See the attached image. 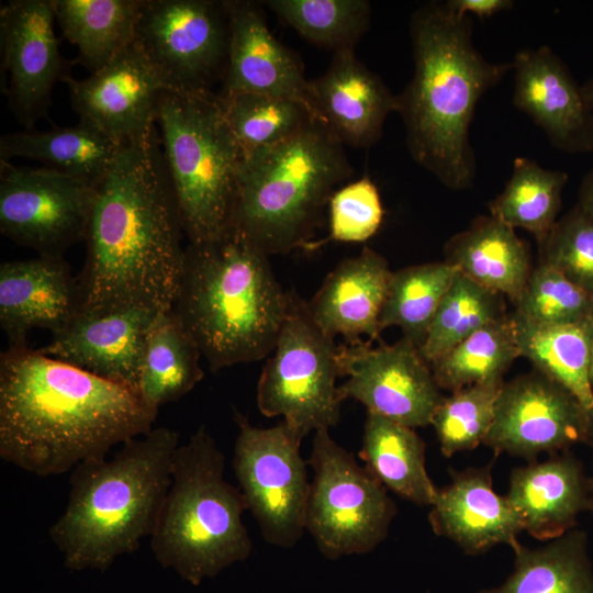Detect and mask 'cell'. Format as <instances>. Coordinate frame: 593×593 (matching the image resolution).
I'll list each match as a JSON object with an SVG mask.
<instances>
[{
  "label": "cell",
  "mask_w": 593,
  "mask_h": 593,
  "mask_svg": "<svg viewBox=\"0 0 593 593\" xmlns=\"http://www.w3.org/2000/svg\"><path fill=\"white\" fill-rule=\"evenodd\" d=\"M182 235L156 125L122 144L96 186L77 277L81 311L171 310L183 271Z\"/></svg>",
  "instance_id": "cell-1"
},
{
  "label": "cell",
  "mask_w": 593,
  "mask_h": 593,
  "mask_svg": "<svg viewBox=\"0 0 593 593\" xmlns=\"http://www.w3.org/2000/svg\"><path fill=\"white\" fill-rule=\"evenodd\" d=\"M157 412L127 387L27 346L0 357V457L58 475L143 436Z\"/></svg>",
  "instance_id": "cell-2"
},
{
  "label": "cell",
  "mask_w": 593,
  "mask_h": 593,
  "mask_svg": "<svg viewBox=\"0 0 593 593\" xmlns=\"http://www.w3.org/2000/svg\"><path fill=\"white\" fill-rule=\"evenodd\" d=\"M414 74L396 96L412 158L451 190L471 188L475 177L469 130L479 100L513 70L491 63L472 43L470 15L429 2L411 19Z\"/></svg>",
  "instance_id": "cell-3"
},
{
  "label": "cell",
  "mask_w": 593,
  "mask_h": 593,
  "mask_svg": "<svg viewBox=\"0 0 593 593\" xmlns=\"http://www.w3.org/2000/svg\"><path fill=\"white\" fill-rule=\"evenodd\" d=\"M177 432L153 428L131 438L107 459H88L71 470L63 514L48 530L65 568L105 572L152 535L171 483Z\"/></svg>",
  "instance_id": "cell-4"
},
{
  "label": "cell",
  "mask_w": 593,
  "mask_h": 593,
  "mask_svg": "<svg viewBox=\"0 0 593 593\" xmlns=\"http://www.w3.org/2000/svg\"><path fill=\"white\" fill-rule=\"evenodd\" d=\"M268 257L233 228L186 247L172 310L213 372L264 359L275 348L288 291Z\"/></svg>",
  "instance_id": "cell-5"
},
{
  "label": "cell",
  "mask_w": 593,
  "mask_h": 593,
  "mask_svg": "<svg viewBox=\"0 0 593 593\" xmlns=\"http://www.w3.org/2000/svg\"><path fill=\"white\" fill-rule=\"evenodd\" d=\"M353 174L344 144L313 118L288 138L244 155L232 228L268 256L309 249L335 189Z\"/></svg>",
  "instance_id": "cell-6"
},
{
  "label": "cell",
  "mask_w": 593,
  "mask_h": 593,
  "mask_svg": "<svg viewBox=\"0 0 593 593\" xmlns=\"http://www.w3.org/2000/svg\"><path fill=\"white\" fill-rule=\"evenodd\" d=\"M224 470L223 452L201 426L174 454L171 483L150 535L157 562L193 586L251 553L243 523L247 503Z\"/></svg>",
  "instance_id": "cell-7"
},
{
  "label": "cell",
  "mask_w": 593,
  "mask_h": 593,
  "mask_svg": "<svg viewBox=\"0 0 593 593\" xmlns=\"http://www.w3.org/2000/svg\"><path fill=\"white\" fill-rule=\"evenodd\" d=\"M156 125L179 217L189 243L232 230L244 157L214 91L166 90Z\"/></svg>",
  "instance_id": "cell-8"
},
{
  "label": "cell",
  "mask_w": 593,
  "mask_h": 593,
  "mask_svg": "<svg viewBox=\"0 0 593 593\" xmlns=\"http://www.w3.org/2000/svg\"><path fill=\"white\" fill-rule=\"evenodd\" d=\"M338 349L312 320L306 301L288 291L287 314L257 385L260 413L282 416L303 437L335 426L343 402Z\"/></svg>",
  "instance_id": "cell-9"
},
{
  "label": "cell",
  "mask_w": 593,
  "mask_h": 593,
  "mask_svg": "<svg viewBox=\"0 0 593 593\" xmlns=\"http://www.w3.org/2000/svg\"><path fill=\"white\" fill-rule=\"evenodd\" d=\"M307 463L314 471L305 529L321 553L337 560L372 551L389 533L396 505L387 489L328 433H314Z\"/></svg>",
  "instance_id": "cell-10"
},
{
  "label": "cell",
  "mask_w": 593,
  "mask_h": 593,
  "mask_svg": "<svg viewBox=\"0 0 593 593\" xmlns=\"http://www.w3.org/2000/svg\"><path fill=\"white\" fill-rule=\"evenodd\" d=\"M238 434L232 467L265 540L294 546L305 529L311 482L300 454L304 438L286 422L261 428L235 412Z\"/></svg>",
  "instance_id": "cell-11"
},
{
  "label": "cell",
  "mask_w": 593,
  "mask_h": 593,
  "mask_svg": "<svg viewBox=\"0 0 593 593\" xmlns=\"http://www.w3.org/2000/svg\"><path fill=\"white\" fill-rule=\"evenodd\" d=\"M134 41L168 90L213 91L227 59L225 0H144Z\"/></svg>",
  "instance_id": "cell-12"
},
{
  "label": "cell",
  "mask_w": 593,
  "mask_h": 593,
  "mask_svg": "<svg viewBox=\"0 0 593 593\" xmlns=\"http://www.w3.org/2000/svg\"><path fill=\"white\" fill-rule=\"evenodd\" d=\"M96 187L40 167L0 160V231L37 255L60 257L85 240Z\"/></svg>",
  "instance_id": "cell-13"
},
{
  "label": "cell",
  "mask_w": 593,
  "mask_h": 593,
  "mask_svg": "<svg viewBox=\"0 0 593 593\" xmlns=\"http://www.w3.org/2000/svg\"><path fill=\"white\" fill-rule=\"evenodd\" d=\"M593 441V419L567 389L534 368L503 383L483 445L528 462Z\"/></svg>",
  "instance_id": "cell-14"
},
{
  "label": "cell",
  "mask_w": 593,
  "mask_h": 593,
  "mask_svg": "<svg viewBox=\"0 0 593 593\" xmlns=\"http://www.w3.org/2000/svg\"><path fill=\"white\" fill-rule=\"evenodd\" d=\"M53 0H9L0 8L1 92L24 130L49 120L52 93L75 60L59 52Z\"/></svg>",
  "instance_id": "cell-15"
},
{
  "label": "cell",
  "mask_w": 593,
  "mask_h": 593,
  "mask_svg": "<svg viewBox=\"0 0 593 593\" xmlns=\"http://www.w3.org/2000/svg\"><path fill=\"white\" fill-rule=\"evenodd\" d=\"M342 401L354 399L379 414L411 428L430 425L443 400L429 363L410 339L373 347L371 342L338 349Z\"/></svg>",
  "instance_id": "cell-16"
},
{
  "label": "cell",
  "mask_w": 593,
  "mask_h": 593,
  "mask_svg": "<svg viewBox=\"0 0 593 593\" xmlns=\"http://www.w3.org/2000/svg\"><path fill=\"white\" fill-rule=\"evenodd\" d=\"M79 122L122 145L146 136L156 126L165 81L135 41L101 69L66 82Z\"/></svg>",
  "instance_id": "cell-17"
},
{
  "label": "cell",
  "mask_w": 593,
  "mask_h": 593,
  "mask_svg": "<svg viewBox=\"0 0 593 593\" xmlns=\"http://www.w3.org/2000/svg\"><path fill=\"white\" fill-rule=\"evenodd\" d=\"M228 48L217 96L264 94L304 104L314 115L299 58L270 32L260 5L225 0ZM315 118V116H314Z\"/></svg>",
  "instance_id": "cell-18"
},
{
  "label": "cell",
  "mask_w": 593,
  "mask_h": 593,
  "mask_svg": "<svg viewBox=\"0 0 593 593\" xmlns=\"http://www.w3.org/2000/svg\"><path fill=\"white\" fill-rule=\"evenodd\" d=\"M513 63L514 104L569 154L593 152V115L562 59L548 46L519 51Z\"/></svg>",
  "instance_id": "cell-19"
},
{
  "label": "cell",
  "mask_w": 593,
  "mask_h": 593,
  "mask_svg": "<svg viewBox=\"0 0 593 593\" xmlns=\"http://www.w3.org/2000/svg\"><path fill=\"white\" fill-rule=\"evenodd\" d=\"M81 311L77 278L64 257L37 255L0 266V325L9 347L26 346L33 328L63 331Z\"/></svg>",
  "instance_id": "cell-20"
},
{
  "label": "cell",
  "mask_w": 593,
  "mask_h": 593,
  "mask_svg": "<svg viewBox=\"0 0 593 593\" xmlns=\"http://www.w3.org/2000/svg\"><path fill=\"white\" fill-rule=\"evenodd\" d=\"M157 314L138 309L80 311L37 350L136 392L145 339Z\"/></svg>",
  "instance_id": "cell-21"
},
{
  "label": "cell",
  "mask_w": 593,
  "mask_h": 593,
  "mask_svg": "<svg viewBox=\"0 0 593 593\" xmlns=\"http://www.w3.org/2000/svg\"><path fill=\"white\" fill-rule=\"evenodd\" d=\"M314 116L347 146L366 148L382 136L396 96L357 57L355 49L334 53L323 75L309 81Z\"/></svg>",
  "instance_id": "cell-22"
},
{
  "label": "cell",
  "mask_w": 593,
  "mask_h": 593,
  "mask_svg": "<svg viewBox=\"0 0 593 593\" xmlns=\"http://www.w3.org/2000/svg\"><path fill=\"white\" fill-rule=\"evenodd\" d=\"M493 462L451 471V481L437 491L428 522L437 536L454 541L467 555L496 545L518 546L522 522L505 496L493 489Z\"/></svg>",
  "instance_id": "cell-23"
},
{
  "label": "cell",
  "mask_w": 593,
  "mask_h": 593,
  "mask_svg": "<svg viewBox=\"0 0 593 593\" xmlns=\"http://www.w3.org/2000/svg\"><path fill=\"white\" fill-rule=\"evenodd\" d=\"M392 270L387 259L366 246L358 256L340 261L306 301L317 327L331 338L343 336L347 345L378 339L380 315Z\"/></svg>",
  "instance_id": "cell-24"
},
{
  "label": "cell",
  "mask_w": 593,
  "mask_h": 593,
  "mask_svg": "<svg viewBox=\"0 0 593 593\" xmlns=\"http://www.w3.org/2000/svg\"><path fill=\"white\" fill-rule=\"evenodd\" d=\"M505 499L524 532L549 541L572 530L578 516L589 510L590 481L580 461L563 451L515 468Z\"/></svg>",
  "instance_id": "cell-25"
},
{
  "label": "cell",
  "mask_w": 593,
  "mask_h": 593,
  "mask_svg": "<svg viewBox=\"0 0 593 593\" xmlns=\"http://www.w3.org/2000/svg\"><path fill=\"white\" fill-rule=\"evenodd\" d=\"M445 261L478 284L515 304L533 270L528 245L492 215L477 217L445 244Z\"/></svg>",
  "instance_id": "cell-26"
},
{
  "label": "cell",
  "mask_w": 593,
  "mask_h": 593,
  "mask_svg": "<svg viewBox=\"0 0 593 593\" xmlns=\"http://www.w3.org/2000/svg\"><path fill=\"white\" fill-rule=\"evenodd\" d=\"M121 145L82 122L72 126L34 128L0 137V160L25 158L42 167L96 187L110 170Z\"/></svg>",
  "instance_id": "cell-27"
},
{
  "label": "cell",
  "mask_w": 593,
  "mask_h": 593,
  "mask_svg": "<svg viewBox=\"0 0 593 593\" xmlns=\"http://www.w3.org/2000/svg\"><path fill=\"white\" fill-rule=\"evenodd\" d=\"M201 353L171 309L158 313L145 339L136 393L150 410L175 402L204 377Z\"/></svg>",
  "instance_id": "cell-28"
},
{
  "label": "cell",
  "mask_w": 593,
  "mask_h": 593,
  "mask_svg": "<svg viewBox=\"0 0 593 593\" xmlns=\"http://www.w3.org/2000/svg\"><path fill=\"white\" fill-rule=\"evenodd\" d=\"M368 471L396 495L432 506L438 489L425 463V443L414 428L367 412L359 452Z\"/></svg>",
  "instance_id": "cell-29"
},
{
  "label": "cell",
  "mask_w": 593,
  "mask_h": 593,
  "mask_svg": "<svg viewBox=\"0 0 593 593\" xmlns=\"http://www.w3.org/2000/svg\"><path fill=\"white\" fill-rule=\"evenodd\" d=\"M144 0H53L63 36L77 47L76 64L101 69L135 40Z\"/></svg>",
  "instance_id": "cell-30"
},
{
  "label": "cell",
  "mask_w": 593,
  "mask_h": 593,
  "mask_svg": "<svg viewBox=\"0 0 593 593\" xmlns=\"http://www.w3.org/2000/svg\"><path fill=\"white\" fill-rule=\"evenodd\" d=\"M512 550V573L502 584L477 593H593L584 532L572 529L544 546L528 548L519 544Z\"/></svg>",
  "instance_id": "cell-31"
},
{
  "label": "cell",
  "mask_w": 593,
  "mask_h": 593,
  "mask_svg": "<svg viewBox=\"0 0 593 593\" xmlns=\"http://www.w3.org/2000/svg\"><path fill=\"white\" fill-rule=\"evenodd\" d=\"M521 357L567 389L593 419V388L589 376L593 318L569 325L541 326L511 314Z\"/></svg>",
  "instance_id": "cell-32"
},
{
  "label": "cell",
  "mask_w": 593,
  "mask_h": 593,
  "mask_svg": "<svg viewBox=\"0 0 593 593\" xmlns=\"http://www.w3.org/2000/svg\"><path fill=\"white\" fill-rule=\"evenodd\" d=\"M568 175L517 157L503 191L489 203L490 215L513 228L529 232L538 246L559 219Z\"/></svg>",
  "instance_id": "cell-33"
},
{
  "label": "cell",
  "mask_w": 593,
  "mask_h": 593,
  "mask_svg": "<svg viewBox=\"0 0 593 593\" xmlns=\"http://www.w3.org/2000/svg\"><path fill=\"white\" fill-rule=\"evenodd\" d=\"M521 357L511 314L482 327L429 366L439 389L450 392L480 383L503 381Z\"/></svg>",
  "instance_id": "cell-34"
},
{
  "label": "cell",
  "mask_w": 593,
  "mask_h": 593,
  "mask_svg": "<svg viewBox=\"0 0 593 593\" xmlns=\"http://www.w3.org/2000/svg\"><path fill=\"white\" fill-rule=\"evenodd\" d=\"M458 269L447 261L409 266L392 272L380 315L381 332L398 326L403 337L421 348L436 311Z\"/></svg>",
  "instance_id": "cell-35"
},
{
  "label": "cell",
  "mask_w": 593,
  "mask_h": 593,
  "mask_svg": "<svg viewBox=\"0 0 593 593\" xmlns=\"http://www.w3.org/2000/svg\"><path fill=\"white\" fill-rule=\"evenodd\" d=\"M507 315L504 296L458 272L419 348L430 365L459 343Z\"/></svg>",
  "instance_id": "cell-36"
},
{
  "label": "cell",
  "mask_w": 593,
  "mask_h": 593,
  "mask_svg": "<svg viewBox=\"0 0 593 593\" xmlns=\"http://www.w3.org/2000/svg\"><path fill=\"white\" fill-rule=\"evenodd\" d=\"M262 3L303 38L334 53L355 49L370 24L371 5L366 0H268Z\"/></svg>",
  "instance_id": "cell-37"
},
{
  "label": "cell",
  "mask_w": 593,
  "mask_h": 593,
  "mask_svg": "<svg viewBox=\"0 0 593 593\" xmlns=\"http://www.w3.org/2000/svg\"><path fill=\"white\" fill-rule=\"evenodd\" d=\"M219 99L244 155L288 138L314 118L304 104L288 99L255 93Z\"/></svg>",
  "instance_id": "cell-38"
},
{
  "label": "cell",
  "mask_w": 593,
  "mask_h": 593,
  "mask_svg": "<svg viewBox=\"0 0 593 593\" xmlns=\"http://www.w3.org/2000/svg\"><path fill=\"white\" fill-rule=\"evenodd\" d=\"M503 381L469 385L443 398L432 417L441 454L449 458L484 443Z\"/></svg>",
  "instance_id": "cell-39"
},
{
  "label": "cell",
  "mask_w": 593,
  "mask_h": 593,
  "mask_svg": "<svg viewBox=\"0 0 593 593\" xmlns=\"http://www.w3.org/2000/svg\"><path fill=\"white\" fill-rule=\"evenodd\" d=\"M514 314L525 321L557 326L593 318V296L545 262L533 268Z\"/></svg>",
  "instance_id": "cell-40"
},
{
  "label": "cell",
  "mask_w": 593,
  "mask_h": 593,
  "mask_svg": "<svg viewBox=\"0 0 593 593\" xmlns=\"http://www.w3.org/2000/svg\"><path fill=\"white\" fill-rule=\"evenodd\" d=\"M540 261L593 296V222L575 204L539 245Z\"/></svg>",
  "instance_id": "cell-41"
},
{
  "label": "cell",
  "mask_w": 593,
  "mask_h": 593,
  "mask_svg": "<svg viewBox=\"0 0 593 593\" xmlns=\"http://www.w3.org/2000/svg\"><path fill=\"white\" fill-rule=\"evenodd\" d=\"M328 206L329 237L326 240L366 242L377 233L384 215L378 188L368 176L336 190Z\"/></svg>",
  "instance_id": "cell-42"
},
{
  "label": "cell",
  "mask_w": 593,
  "mask_h": 593,
  "mask_svg": "<svg viewBox=\"0 0 593 593\" xmlns=\"http://www.w3.org/2000/svg\"><path fill=\"white\" fill-rule=\"evenodd\" d=\"M445 3L449 10L460 18L473 14L480 19L492 16L514 4L511 0H449Z\"/></svg>",
  "instance_id": "cell-43"
},
{
  "label": "cell",
  "mask_w": 593,
  "mask_h": 593,
  "mask_svg": "<svg viewBox=\"0 0 593 593\" xmlns=\"http://www.w3.org/2000/svg\"><path fill=\"white\" fill-rule=\"evenodd\" d=\"M593 222V168L583 177L578 191V203Z\"/></svg>",
  "instance_id": "cell-44"
},
{
  "label": "cell",
  "mask_w": 593,
  "mask_h": 593,
  "mask_svg": "<svg viewBox=\"0 0 593 593\" xmlns=\"http://www.w3.org/2000/svg\"><path fill=\"white\" fill-rule=\"evenodd\" d=\"M581 88L585 102L593 115V77L581 86Z\"/></svg>",
  "instance_id": "cell-45"
},
{
  "label": "cell",
  "mask_w": 593,
  "mask_h": 593,
  "mask_svg": "<svg viewBox=\"0 0 593 593\" xmlns=\"http://www.w3.org/2000/svg\"><path fill=\"white\" fill-rule=\"evenodd\" d=\"M589 376L590 382L593 388V321L590 331V346H589Z\"/></svg>",
  "instance_id": "cell-46"
},
{
  "label": "cell",
  "mask_w": 593,
  "mask_h": 593,
  "mask_svg": "<svg viewBox=\"0 0 593 593\" xmlns=\"http://www.w3.org/2000/svg\"><path fill=\"white\" fill-rule=\"evenodd\" d=\"M593 448V441L590 445ZM590 481V507L589 510L593 513V474L591 478H589Z\"/></svg>",
  "instance_id": "cell-47"
}]
</instances>
